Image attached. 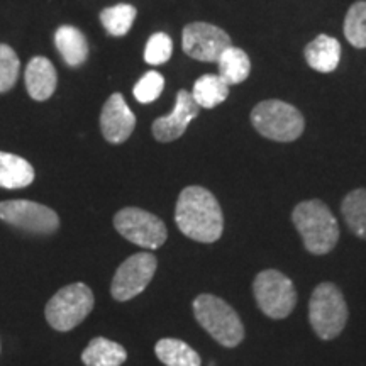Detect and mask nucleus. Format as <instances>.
<instances>
[{
    "label": "nucleus",
    "instance_id": "nucleus-24",
    "mask_svg": "<svg viewBox=\"0 0 366 366\" xmlns=\"http://www.w3.org/2000/svg\"><path fill=\"white\" fill-rule=\"evenodd\" d=\"M345 36L355 48H366V0H358L346 14Z\"/></svg>",
    "mask_w": 366,
    "mask_h": 366
},
{
    "label": "nucleus",
    "instance_id": "nucleus-8",
    "mask_svg": "<svg viewBox=\"0 0 366 366\" xmlns=\"http://www.w3.org/2000/svg\"><path fill=\"white\" fill-rule=\"evenodd\" d=\"M114 226L122 237L144 249H158L168 236L162 219L137 207L119 210L114 217Z\"/></svg>",
    "mask_w": 366,
    "mask_h": 366
},
{
    "label": "nucleus",
    "instance_id": "nucleus-27",
    "mask_svg": "<svg viewBox=\"0 0 366 366\" xmlns=\"http://www.w3.org/2000/svg\"><path fill=\"white\" fill-rule=\"evenodd\" d=\"M164 86V79L162 73L151 70L137 81L134 86V97L141 104L154 102L162 95Z\"/></svg>",
    "mask_w": 366,
    "mask_h": 366
},
{
    "label": "nucleus",
    "instance_id": "nucleus-15",
    "mask_svg": "<svg viewBox=\"0 0 366 366\" xmlns=\"http://www.w3.org/2000/svg\"><path fill=\"white\" fill-rule=\"evenodd\" d=\"M305 59L309 66L315 71L331 73L340 65L341 59V44L332 36L320 34L314 41L305 46Z\"/></svg>",
    "mask_w": 366,
    "mask_h": 366
},
{
    "label": "nucleus",
    "instance_id": "nucleus-25",
    "mask_svg": "<svg viewBox=\"0 0 366 366\" xmlns=\"http://www.w3.org/2000/svg\"><path fill=\"white\" fill-rule=\"evenodd\" d=\"M21 61L9 44H0V94H6L16 85Z\"/></svg>",
    "mask_w": 366,
    "mask_h": 366
},
{
    "label": "nucleus",
    "instance_id": "nucleus-26",
    "mask_svg": "<svg viewBox=\"0 0 366 366\" xmlns=\"http://www.w3.org/2000/svg\"><path fill=\"white\" fill-rule=\"evenodd\" d=\"M173 53V41L168 34L157 33L148 39L144 49V59L149 65L157 66L167 63L172 58Z\"/></svg>",
    "mask_w": 366,
    "mask_h": 366
},
{
    "label": "nucleus",
    "instance_id": "nucleus-21",
    "mask_svg": "<svg viewBox=\"0 0 366 366\" xmlns=\"http://www.w3.org/2000/svg\"><path fill=\"white\" fill-rule=\"evenodd\" d=\"M192 97L200 109H214L229 97V85L219 75H204L195 81Z\"/></svg>",
    "mask_w": 366,
    "mask_h": 366
},
{
    "label": "nucleus",
    "instance_id": "nucleus-18",
    "mask_svg": "<svg viewBox=\"0 0 366 366\" xmlns=\"http://www.w3.org/2000/svg\"><path fill=\"white\" fill-rule=\"evenodd\" d=\"M126 360L124 346L107 337H94L81 353L85 366H121Z\"/></svg>",
    "mask_w": 366,
    "mask_h": 366
},
{
    "label": "nucleus",
    "instance_id": "nucleus-6",
    "mask_svg": "<svg viewBox=\"0 0 366 366\" xmlns=\"http://www.w3.org/2000/svg\"><path fill=\"white\" fill-rule=\"evenodd\" d=\"M94 294L85 283H71L58 290L44 309L48 324L59 332L71 331L94 309Z\"/></svg>",
    "mask_w": 366,
    "mask_h": 366
},
{
    "label": "nucleus",
    "instance_id": "nucleus-17",
    "mask_svg": "<svg viewBox=\"0 0 366 366\" xmlns=\"http://www.w3.org/2000/svg\"><path fill=\"white\" fill-rule=\"evenodd\" d=\"M54 44L68 66H80L89 56V43L84 33L73 26L59 27L54 34Z\"/></svg>",
    "mask_w": 366,
    "mask_h": 366
},
{
    "label": "nucleus",
    "instance_id": "nucleus-23",
    "mask_svg": "<svg viewBox=\"0 0 366 366\" xmlns=\"http://www.w3.org/2000/svg\"><path fill=\"white\" fill-rule=\"evenodd\" d=\"M137 16V11L131 4H117L114 7H107L100 12V22L109 34L114 38H122L129 33Z\"/></svg>",
    "mask_w": 366,
    "mask_h": 366
},
{
    "label": "nucleus",
    "instance_id": "nucleus-3",
    "mask_svg": "<svg viewBox=\"0 0 366 366\" xmlns=\"http://www.w3.org/2000/svg\"><path fill=\"white\" fill-rule=\"evenodd\" d=\"M194 314L199 324L217 342L234 347L244 337V326L234 309L216 295L202 294L194 300Z\"/></svg>",
    "mask_w": 366,
    "mask_h": 366
},
{
    "label": "nucleus",
    "instance_id": "nucleus-10",
    "mask_svg": "<svg viewBox=\"0 0 366 366\" xmlns=\"http://www.w3.org/2000/svg\"><path fill=\"white\" fill-rule=\"evenodd\" d=\"M157 267V258L148 253V251L129 256L117 268L112 278L111 294L114 299L119 302H126L134 299L141 292H144V288L153 280Z\"/></svg>",
    "mask_w": 366,
    "mask_h": 366
},
{
    "label": "nucleus",
    "instance_id": "nucleus-11",
    "mask_svg": "<svg viewBox=\"0 0 366 366\" xmlns=\"http://www.w3.org/2000/svg\"><path fill=\"white\" fill-rule=\"evenodd\" d=\"M183 51L190 58L199 61L217 63L221 54L229 46H232L231 38L221 27L209 24V22H192L185 26L182 36Z\"/></svg>",
    "mask_w": 366,
    "mask_h": 366
},
{
    "label": "nucleus",
    "instance_id": "nucleus-7",
    "mask_svg": "<svg viewBox=\"0 0 366 366\" xmlns=\"http://www.w3.org/2000/svg\"><path fill=\"white\" fill-rule=\"evenodd\" d=\"M253 292L258 307L272 319H285L297 304L294 283L277 269H264L258 273L253 283Z\"/></svg>",
    "mask_w": 366,
    "mask_h": 366
},
{
    "label": "nucleus",
    "instance_id": "nucleus-5",
    "mask_svg": "<svg viewBox=\"0 0 366 366\" xmlns=\"http://www.w3.org/2000/svg\"><path fill=\"white\" fill-rule=\"evenodd\" d=\"M309 319L320 340L327 341L340 336L347 322V305L334 283H320L315 287L309 302Z\"/></svg>",
    "mask_w": 366,
    "mask_h": 366
},
{
    "label": "nucleus",
    "instance_id": "nucleus-19",
    "mask_svg": "<svg viewBox=\"0 0 366 366\" xmlns=\"http://www.w3.org/2000/svg\"><path fill=\"white\" fill-rule=\"evenodd\" d=\"M219 76L226 81L227 85H236L244 81L249 76L251 61L248 54L236 46H229L217 59Z\"/></svg>",
    "mask_w": 366,
    "mask_h": 366
},
{
    "label": "nucleus",
    "instance_id": "nucleus-16",
    "mask_svg": "<svg viewBox=\"0 0 366 366\" xmlns=\"http://www.w3.org/2000/svg\"><path fill=\"white\" fill-rule=\"evenodd\" d=\"M34 168L27 159L0 151V189H26L34 182Z\"/></svg>",
    "mask_w": 366,
    "mask_h": 366
},
{
    "label": "nucleus",
    "instance_id": "nucleus-20",
    "mask_svg": "<svg viewBox=\"0 0 366 366\" xmlns=\"http://www.w3.org/2000/svg\"><path fill=\"white\" fill-rule=\"evenodd\" d=\"M158 360L167 366H200V356L194 347L175 337H163L154 346Z\"/></svg>",
    "mask_w": 366,
    "mask_h": 366
},
{
    "label": "nucleus",
    "instance_id": "nucleus-9",
    "mask_svg": "<svg viewBox=\"0 0 366 366\" xmlns=\"http://www.w3.org/2000/svg\"><path fill=\"white\" fill-rule=\"evenodd\" d=\"M0 219L11 226L33 232L53 234L59 227V217L53 209L33 200H6L0 202Z\"/></svg>",
    "mask_w": 366,
    "mask_h": 366
},
{
    "label": "nucleus",
    "instance_id": "nucleus-4",
    "mask_svg": "<svg viewBox=\"0 0 366 366\" xmlns=\"http://www.w3.org/2000/svg\"><path fill=\"white\" fill-rule=\"evenodd\" d=\"M251 122L259 134L278 143H290L304 132L305 122L299 109L282 100H264L251 112Z\"/></svg>",
    "mask_w": 366,
    "mask_h": 366
},
{
    "label": "nucleus",
    "instance_id": "nucleus-14",
    "mask_svg": "<svg viewBox=\"0 0 366 366\" xmlns=\"http://www.w3.org/2000/svg\"><path fill=\"white\" fill-rule=\"evenodd\" d=\"M58 76L53 63L44 56H36L26 68V89L34 100H48L56 90Z\"/></svg>",
    "mask_w": 366,
    "mask_h": 366
},
{
    "label": "nucleus",
    "instance_id": "nucleus-1",
    "mask_svg": "<svg viewBox=\"0 0 366 366\" xmlns=\"http://www.w3.org/2000/svg\"><path fill=\"white\" fill-rule=\"evenodd\" d=\"M175 222L190 239L214 242L222 236L224 217L217 199L199 185L187 187L178 197Z\"/></svg>",
    "mask_w": 366,
    "mask_h": 366
},
{
    "label": "nucleus",
    "instance_id": "nucleus-2",
    "mask_svg": "<svg viewBox=\"0 0 366 366\" xmlns=\"http://www.w3.org/2000/svg\"><path fill=\"white\" fill-rule=\"evenodd\" d=\"M297 231L312 254H327L340 241V224L322 200H305L292 212Z\"/></svg>",
    "mask_w": 366,
    "mask_h": 366
},
{
    "label": "nucleus",
    "instance_id": "nucleus-12",
    "mask_svg": "<svg viewBox=\"0 0 366 366\" xmlns=\"http://www.w3.org/2000/svg\"><path fill=\"white\" fill-rule=\"evenodd\" d=\"M200 107L192 97L190 92L180 90L177 94V102L173 107L172 114L168 116L158 117L153 122V136L157 137L159 143H172V141L178 139L187 131V127L194 119L199 116Z\"/></svg>",
    "mask_w": 366,
    "mask_h": 366
},
{
    "label": "nucleus",
    "instance_id": "nucleus-22",
    "mask_svg": "<svg viewBox=\"0 0 366 366\" xmlns=\"http://www.w3.org/2000/svg\"><path fill=\"white\" fill-rule=\"evenodd\" d=\"M341 212L351 232L366 239V189L350 192L342 200Z\"/></svg>",
    "mask_w": 366,
    "mask_h": 366
},
{
    "label": "nucleus",
    "instance_id": "nucleus-13",
    "mask_svg": "<svg viewBox=\"0 0 366 366\" xmlns=\"http://www.w3.org/2000/svg\"><path fill=\"white\" fill-rule=\"evenodd\" d=\"M136 127V116L121 94H112L100 114V129L109 143L121 144L129 139Z\"/></svg>",
    "mask_w": 366,
    "mask_h": 366
}]
</instances>
